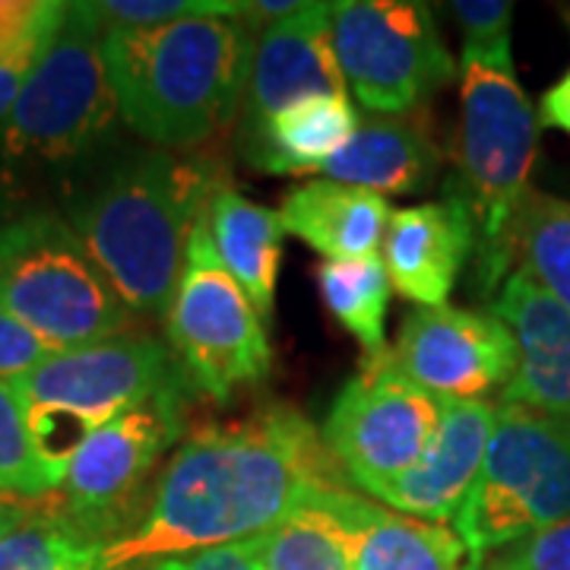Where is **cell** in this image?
Segmentation results:
<instances>
[{"label": "cell", "mask_w": 570, "mask_h": 570, "mask_svg": "<svg viewBox=\"0 0 570 570\" xmlns=\"http://www.w3.org/2000/svg\"><path fill=\"white\" fill-rule=\"evenodd\" d=\"M209 159L140 153L77 206L73 228L134 314L168 321L194 225L219 190Z\"/></svg>", "instance_id": "3957f363"}, {"label": "cell", "mask_w": 570, "mask_h": 570, "mask_svg": "<svg viewBox=\"0 0 570 570\" xmlns=\"http://www.w3.org/2000/svg\"><path fill=\"white\" fill-rule=\"evenodd\" d=\"M362 501L343 472L311 482L295 508L261 535L264 570H355Z\"/></svg>", "instance_id": "ac0fdd59"}, {"label": "cell", "mask_w": 570, "mask_h": 570, "mask_svg": "<svg viewBox=\"0 0 570 570\" xmlns=\"http://www.w3.org/2000/svg\"><path fill=\"white\" fill-rule=\"evenodd\" d=\"M55 491L61 485L41 463L20 393L13 381H0V494L39 501Z\"/></svg>", "instance_id": "4316f807"}, {"label": "cell", "mask_w": 570, "mask_h": 570, "mask_svg": "<svg viewBox=\"0 0 570 570\" xmlns=\"http://www.w3.org/2000/svg\"><path fill=\"white\" fill-rule=\"evenodd\" d=\"M67 17V3L48 0H0V51L55 32Z\"/></svg>", "instance_id": "4dcf8cb0"}, {"label": "cell", "mask_w": 570, "mask_h": 570, "mask_svg": "<svg viewBox=\"0 0 570 570\" xmlns=\"http://www.w3.org/2000/svg\"><path fill=\"white\" fill-rule=\"evenodd\" d=\"M55 508H58V491L48 494V498H39V501L17 498V494H0V542L17 530H22V527L36 523L39 517L51 513Z\"/></svg>", "instance_id": "e575fe53"}, {"label": "cell", "mask_w": 570, "mask_h": 570, "mask_svg": "<svg viewBox=\"0 0 570 570\" xmlns=\"http://www.w3.org/2000/svg\"><path fill=\"white\" fill-rule=\"evenodd\" d=\"M165 326L187 381L216 403L232 400L242 387L264 384L273 371L266 321L219 261L206 216L187 238Z\"/></svg>", "instance_id": "ba28073f"}, {"label": "cell", "mask_w": 570, "mask_h": 570, "mask_svg": "<svg viewBox=\"0 0 570 570\" xmlns=\"http://www.w3.org/2000/svg\"><path fill=\"white\" fill-rule=\"evenodd\" d=\"M466 570H482V568H472V564H469V568Z\"/></svg>", "instance_id": "8d00e7d4"}, {"label": "cell", "mask_w": 570, "mask_h": 570, "mask_svg": "<svg viewBox=\"0 0 570 570\" xmlns=\"http://www.w3.org/2000/svg\"><path fill=\"white\" fill-rule=\"evenodd\" d=\"M257 36L242 17L105 29V73L118 118L165 149L200 146L245 102Z\"/></svg>", "instance_id": "7a4b0ae2"}, {"label": "cell", "mask_w": 570, "mask_h": 570, "mask_svg": "<svg viewBox=\"0 0 570 570\" xmlns=\"http://www.w3.org/2000/svg\"><path fill=\"white\" fill-rule=\"evenodd\" d=\"M453 17L463 32L460 63H513L510 51V26L513 3L504 0H453Z\"/></svg>", "instance_id": "83f0119b"}, {"label": "cell", "mask_w": 570, "mask_h": 570, "mask_svg": "<svg viewBox=\"0 0 570 570\" xmlns=\"http://www.w3.org/2000/svg\"><path fill=\"white\" fill-rule=\"evenodd\" d=\"M494 412L498 406H491L489 400L444 403L441 425L425 453L419 456V463L400 479H393L374 498L415 520L444 523L456 517L485 460L494 431Z\"/></svg>", "instance_id": "2e32d148"}, {"label": "cell", "mask_w": 570, "mask_h": 570, "mask_svg": "<svg viewBox=\"0 0 570 570\" xmlns=\"http://www.w3.org/2000/svg\"><path fill=\"white\" fill-rule=\"evenodd\" d=\"M513 247L523 273L570 311V200L530 190L513 225Z\"/></svg>", "instance_id": "d4e9b609"}, {"label": "cell", "mask_w": 570, "mask_h": 570, "mask_svg": "<svg viewBox=\"0 0 570 570\" xmlns=\"http://www.w3.org/2000/svg\"><path fill=\"white\" fill-rule=\"evenodd\" d=\"M307 96H346V80L333 51V3L324 0L305 3L298 13L257 36L242 102L245 130Z\"/></svg>", "instance_id": "9a60e30c"}, {"label": "cell", "mask_w": 570, "mask_h": 570, "mask_svg": "<svg viewBox=\"0 0 570 570\" xmlns=\"http://www.w3.org/2000/svg\"><path fill=\"white\" fill-rule=\"evenodd\" d=\"M441 149L419 115H371L355 137L321 168L326 181L387 194H415L434 181Z\"/></svg>", "instance_id": "d6986e66"}, {"label": "cell", "mask_w": 570, "mask_h": 570, "mask_svg": "<svg viewBox=\"0 0 570 570\" xmlns=\"http://www.w3.org/2000/svg\"><path fill=\"white\" fill-rule=\"evenodd\" d=\"M51 355L55 348L0 307V381H20Z\"/></svg>", "instance_id": "1f68e13d"}, {"label": "cell", "mask_w": 570, "mask_h": 570, "mask_svg": "<svg viewBox=\"0 0 570 570\" xmlns=\"http://www.w3.org/2000/svg\"><path fill=\"white\" fill-rule=\"evenodd\" d=\"M491 314L517 343V371L504 387L510 406L570 422V311L530 273L513 269L491 302Z\"/></svg>", "instance_id": "5bb4252c"}, {"label": "cell", "mask_w": 570, "mask_h": 570, "mask_svg": "<svg viewBox=\"0 0 570 570\" xmlns=\"http://www.w3.org/2000/svg\"><path fill=\"white\" fill-rule=\"evenodd\" d=\"M317 288L333 321L352 333L367 355L384 352V324L390 307V276L381 257L324 261L317 266Z\"/></svg>", "instance_id": "cb8c5ba5"}, {"label": "cell", "mask_w": 570, "mask_h": 570, "mask_svg": "<svg viewBox=\"0 0 570 570\" xmlns=\"http://www.w3.org/2000/svg\"><path fill=\"white\" fill-rule=\"evenodd\" d=\"M539 124L570 134V70L558 82H551L549 92L539 102Z\"/></svg>", "instance_id": "d590c367"}, {"label": "cell", "mask_w": 570, "mask_h": 570, "mask_svg": "<svg viewBox=\"0 0 570 570\" xmlns=\"http://www.w3.org/2000/svg\"><path fill=\"white\" fill-rule=\"evenodd\" d=\"M102 29H153L190 17H238L242 3L232 0H102L92 3Z\"/></svg>", "instance_id": "f1b7e54d"}, {"label": "cell", "mask_w": 570, "mask_h": 570, "mask_svg": "<svg viewBox=\"0 0 570 570\" xmlns=\"http://www.w3.org/2000/svg\"><path fill=\"white\" fill-rule=\"evenodd\" d=\"M570 517V422L501 403L489 450L456 520L469 564Z\"/></svg>", "instance_id": "52a82bcc"}, {"label": "cell", "mask_w": 570, "mask_h": 570, "mask_svg": "<svg viewBox=\"0 0 570 570\" xmlns=\"http://www.w3.org/2000/svg\"><path fill=\"white\" fill-rule=\"evenodd\" d=\"M178 384L190 381L171 346L140 330L55 352L48 362L13 381L41 463L58 485H63L73 453L96 431Z\"/></svg>", "instance_id": "5b68a950"}, {"label": "cell", "mask_w": 570, "mask_h": 570, "mask_svg": "<svg viewBox=\"0 0 570 570\" xmlns=\"http://www.w3.org/2000/svg\"><path fill=\"white\" fill-rule=\"evenodd\" d=\"M390 285L422 307H444L460 269L475 250V225L466 200L448 184L444 200L390 213L384 235Z\"/></svg>", "instance_id": "e0dca14e"}, {"label": "cell", "mask_w": 570, "mask_h": 570, "mask_svg": "<svg viewBox=\"0 0 570 570\" xmlns=\"http://www.w3.org/2000/svg\"><path fill=\"white\" fill-rule=\"evenodd\" d=\"M0 307L55 352L102 343L137 324L77 228L55 213H29L0 228Z\"/></svg>", "instance_id": "8992f818"}, {"label": "cell", "mask_w": 570, "mask_h": 570, "mask_svg": "<svg viewBox=\"0 0 570 570\" xmlns=\"http://www.w3.org/2000/svg\"><path fill=\"white\" fill-rule=\"evenodd\" d=\"M333 472L340 469L314 425L279 403L194 428L156 475L137 527L105 546V568L261 539L311 482Z\"/></svg>", "instance_id": "6da1fadb"}, {"label": "cell", "mask_w": 570, "mask_h": 570, "mask_svg": "<svg viewBox=\"0 0 570 570\" xmlns=\"http://www.w3.org/2000/svg\"><path fill=\"white\" fill-rule=\"evenodd\" d=\"M393 365L412 384L444 403H472L508 387L517 371V343L491 311L419 307L400 326Z\"/></svg>", "instance_id": "4fadbf2b"}, {"label": "cell", "mask_w": 570, "mask_h": 570, "mask_svg": "<svg viewBox=\"0 0 570 570\" xmlns=\"http://www.w3.org/2000/svg\"><path fill=\"white\" fill-rule=\"evenodd\" d=\"M362 115L348 96H307L242 134L247 163L269 175L321 171L355 137Z\"/></svg>", "instance_id": "44dd1931"}, {"label": "cell", "mask_w": 570, "mask_h": 570, "mask_svg": "<svg viewBox=\"0 0 570 570\" xmlns=\"http://www.w3.org/2000/svg\"><path fill=\"white\" fill-rule=\"evenodd\" d=\"M482 570H570V517L482 561Z\"/></svg>", "instance_id": "f546056e"}, {"label": "cell", "mask_w": 570, "mask_h": 570, "mask_svg": "<svg viewBox=\"0 0 570 570\" xmlns=\"http://www.w3.org/2000/svg\"><path fill=\"white\" fill-rule=\"evenodd\" d=\"M55 32H58V29H55ZM55 32L39 36V39L22 41L17 48H10V51H0V127L10 118L13 105L20 99L22 86L29 80V73L36 70V63H39V58L45 55L48 41L55 39Z\"/></svg>", "instance_id": "836d02e7"}, {"label": "cell", "mask_w": 570, "mask_h": 570, "mask_svg": "<svg viewBox=\"0 0 570 570\" xmlns=\"http://www.w3.org/2000/svg\"><path fill=\"white\" fill-rule=\"evenodd\" d=\"M390 213L384 197L324 178L288 190L279 223L324 261H365L384 247Z\"/></svg>", "instance_id": "ffe728a7"}, {"label": "cell", "mask_w": 570, "mask_h": 570, "mask_svg": "<svg viewBox=\"0 0 570 570\" xmlns=\"http://www.w3.org/2000/svg\"><path fill=\"white\" fill-rule=\"evenodd\" d=\"M333 51L346 86L374 115L415 111L456 73L434 13L409 0L333 3Z\"/></svg>", "instance_id": "8fae6325"}, {"label": "cell", "mask_w": 570, "mask_h": 570, "mask_svg": "<svg viewBox=\"0 0 570 570\" xmlns=\"http://www.w3.org/2000/svg\"><path fill=\"white\" fill-rule=\"evenodd\" d=\"M0 570H108L105 546L73 527L61 513H51L22 527L0 542Z\"/></svg>", "instance_id": "484cf974"}, {"label": "cell", "mask_w": 570, "mask_h": 570, "mask_svg": "<svg viewBox=\"0 0 570 570\" xmlns=\"http://www.w3.org/2000/svg\"><path fill=\"white\" fill-rule=\"evenodd\" d=\"M206 223L225 269L245 288L257 314L269 321L283 264L285 228L279 223V213L250 204L238 190L223 184L206 209Z\"/></svg>", "instance_id": "7402d4cb"}, {"label": "cell", "mask_w": 570, "mask_h": 570, "mask_svg": "<svg viewBox=\"0 0 570 570\" xmlns=\"http://www.w3.org/2000/svg\"><path fill=\"white\" fill-rule=\"evenodd\" d=\"M127 570H264V554H261V539H250L238 546L168 554V558H156V561Z\"/></svg>", "instance_id": "d6a6232c"}, {"label": "cell", "mask_w": 570, "mask_h": 570, "mask_svg": "<svg viewBox=\"0 0 570 570\" xmlns=\"http://www.w3.org/2000/svg\"><path fill=\"white\" fill-rule=\"evenodd\" d=\"M460 137L450 187L466 200L475 225L472 288L491 298L508 283L517 257L513 225L530 194L539 153V115L532 111L513 63H460Z\"/></svg>", "instance_id": "277c9868"}, {"label": "cell", "mask_w": 570, "mask_h": 570, "mask_svg": "<svg viewBox=\"0 0 570 570\" xmlns=\"http://www.w3.org/2000/svg\"><path fill=\"white\" fill-rule=\"evenodd\" d=\"M102 32L92 3H67V17L0 127L7 156L67 163L111 127L118 102L105 73Z\"/></svg>", "instance_id": "9c48e42d"}, {"label": "cell", "mask_w": 570, "mask_h": 570, "mask_svg": "<svg viewBox=\"0 0 570 570\" xmlns=\"http://www.w3.org/2000/svg\"><path fill=\"white\" fill-rule=\"evenodd\" d=\"M190 393V384L165 390L153 403L96 431L73 453L58 491L61 513L73 527L102 546L137 527L156 485L159 460L187 428Z\"/></svg>", "instance_id": "30bf717a"}, {"label": "cell", "mask_w": 570, "mask_h": 570, "mask_svg": "<svg viewBox=\"0 0 570 570\" xmlns=\"http://www.w3.org/2000/svg\"><path fill=\"white\" fill-rule=\"evenodd\" d=\"M441 409L444 400L412 384L384 348L367 355L336 396L321 441L348 485L377 494L419 463L441 425Z\"/></svg>", "instance_id": "7c38bea8"}, {"label": "cell", "mask_w": 570, "mask_h": 570, "mask_svg": "<svg viewBox=\"0 0 570 570\" xmlns=\"http://www.w3.org/2000/svg\"><path fill=\"white\" fill-rule=\"evenodd\" d=\"M466 546L444 523L415 520L362 501L355 570H466Z\"/></svg>", "instance_id": "603a6c76"}]
</instances>
